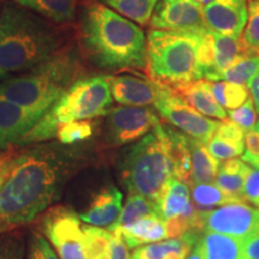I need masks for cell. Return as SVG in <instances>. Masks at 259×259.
I'll return each mask as SVG.
<instances>
[{
    "instance_id": "cell-1",
    "label": "cell",
    "mask_w": 259,
    "mask_h": 259,
    "mask_svg": "<svg viewBox=\"0 0 259 259\" xmlns=\"http://www.w3.org/2000/svg\"><path fill=\"white\" fill-rule=\"evenodd\" d=\"M63 143L35 145L12 157L0 190V225L6 231L34 221L60 197L77 169L76 150Z\"/></svg>"
},
{
    "instance_id": "cell-2",
    "label": "cell",
    "mask_w": 259,
    "mask_h": 259,
    "mask_svg": "<svg viewBox=\"0 0 259 259\" xmlns=\"http://www.w3.org/2000/svg\"><path fill=\"white\" fill-rule=\"evenodd\" d=\"M79 45L84 59L100 70L120 72L147 67L143 30L99 0H84Z\"/></svg>"
},
{
    "instance_id": "cell-3",
    "label": "cell",
    "mask_w": 259,
    "mask_h": 259,
    "mask_svg": "<svg viewBox=\"0 0 259 259\" xmlns=\"http://www.w3.org/2000/svg\"><path fill=\"white\" fill-rule=\"evenodd\" d=\"M65 46L63 32L23 6L5 3L0 11V78L44 63Z\"/></svg>"
},
{
    "instance_id": "cell-4",
    "label": "cell",
    "mask_w": 259,
    "mask_h": 259,
    "mask_svg": "<svg viewBox=\"0 0 259 259\" xmlns=\"http://www.w3.org/2000/svg\"><path fill=\"white\" fill-rule=\"evenodd\" d=\"M80 77L83 65L78 50L64 46L27 73L0 83V96L45 114Z\"/></svg>"
},
{
    "instance_id": "cell-5",
    "label": "cell",
    "mask_w": 259,
    "mask_h": 259,
    "mask_svg": "<svg viewBox=\"0 0 259 259\" xmlns=\"http://www.w3.org/2000/svg\"><path fill=\"white\" fill-rule=\"evenodd\" d=\"M113 96L108 76L80 77L42 115L16 147L41 143L56 137L61 124L103 116L112 108Z\"/></svg>"
},
{
    "instance_id": "cell-6",
    "label": "cell",
    "mask_w": 259,
    "mask_h": 259,
    "mask_svg": "<svg viewBox=\"0 0 259 259\" xmlns=\"http://www.w3.org/2000/svg\"><path fill=\"white\" fill-rule=\"evenodd\" d=\"M203 35L151 29L147 36L145 71L149 77L174 90L203 79L199 66Z\"/></svg>"
},
{
    "instance_id": "cell-7",
    "label": "cell",
    "mask_w": 259,
    "mask_h": 259,
    "mask_svg": "<svg viewBox=\"0 0 259 259\" xmlns=\"http://www.w3.org/2000/svg\"><path fill=\"white\" fill-rule=\"evenodd\" d=\"M171 178L173 162L166 128L160 124L126 150L121 162V179L128 193L157 203Z\"/></svg>"
},
{
    "instance_id": "cell-8",
    "label": "cell",
    "mask_w": 259,
    "mask_h": 259,
    "mask_svg": "<svg viewBox=\"0 0 259 259\" xmlns=\"http://www.w3.org/2000/svg\"><path fill=\"white\" fill-rule=\"evenodd\" d=\"M154 106L164 121L204 144L211 139L220 125V121L211 120L200 114L176 90L163 84H161L160 93Z\"/></svg>"
},
{
    "instance_id": "cell-9",
    "label": "cell",
    "mask_w": 259,
    "mask_h": 259,
    "mask_svg": "<svg viewBox=\"0 0 259 259\" xmlns=\"http://www.w3.org/2000/svg\"><path fill=\"white\" fill-rule=\"evenodd\" d=\"M71 208L57 205L41 219V233L56 248L59 259H85L83 250V223Z\"/></svg>"
},
{
    "instance_id": "cell-10",
    "label": "cell",
    "mask_w": 259,
    "mask_h": 259,
    "mask_svg": "<svg viewBox=\"0 0 259 259\" xmlns=\"http://www.w3.org/2000/svg\"><path fill=\"white\" fill-rule=\"evenodd\" d=\"M203 231L216 232L245 240L259 228V209L245 202L229 203L216 209L199 211Z\"/></svg>"
},
{
    "instance_id": "cell-11",
    "label": "cell",
    "mask_w": 259,
    "mask_h": 259,
    "mask_svg": "<svg viewBox=\"0 0 259 259\" xmlns=\"http://www.w3.org/2000/svg\"><path fill=\"white\" fill-rule=\"evenodd\" d=\"M106 116L107 136L115 145L138 141L161 124L160 115L149 107H115L109 109Z\"/></svg>"
},
{
    "instance_id": "cell-12",
    "label": "cell",
    "mask_w": 259,
    "mask_h": 259,
    "mask_svg": "<svg viewBox=\"0 0 259 259\" xmlns=\"http://www.w3.org/2000/svg\"><path fill=\"white\" fill-rule=\"evenodd\" d=\"M151 29L171 31H209L203 15V5L194 0H158L149 22Z\"/></svg>"
},
{
    "instance_id": "cell-13",
    "label": "cell",
    "mask_w": 259,
    "mask_h": 259,
    "mask_svg": "<svg viewBox=\"0 0 259 259\" xmlns=\"http://www.w3.org/2000/svg\"><path fill=\"white\" fill-rule=\"evenodd\" d=\"M203 15L209 30L240 38L247 24V0H211L203 5Z\"/></svg>"
},
{
    "instance_id": "cell-14",
    "label": "cell",
    "mask_w": 259,
    "mask_h": 259,
    "mask_svg": "<svg viewBox=\"0 0 259 259\" xmlns=\"http://www.w3.org/2000/svg\"><path fill=\"white\" fill-rule=\"evenodd\" d=\"M42 115L0 96V149L16 147Z\"/></svg>"
},
{
    "instance_id": "cell-15",
    "label": "cell",
    "mask_w": 259,
    "mask_h": 259,
    "mask_svg": "<svg viewBox=\"0 0 259 259\" xmlns=\"http://www.w3.org/2000/svg\"><path fill=\"white\" fill-rule=\"evenodd\" d=\"M113 99L122 106L149 107L156 101L161 84L136 76H108Z\"/></svg>"
},
{
    "instance_id": "cell-16",
    "label": "cell",
    "mask_w": 259,
    "mask_h": 259,
    "mask_svg": "<svg viewBox=\"0 0 259 259\" xmlns=\"http://www.w3.org/2000/svg\"><path fill=\"white\" fill-rule=\"evenodd\" d=\"M122 193L115 186H106L90 200L88 208L80 213L84 223L97 227H109L120 216Z\"/></svg>"
},
{
    "instance_id": "cell-17",
    "label": "cell",
    "mask_w": 259,
    "mask_h": 259,
    "mask_svg": "<svg viewBox=\"0 0 259 259\" xmlns=\"http://www.w3.org/2000/svg\"><path fill=\"white\" fill-rule=\"evenodd\" d=\"M158 216L167 221L174 218L198 219V210L191 200L189 185L177 178L168 181L157 202Z\"/></svg>"
},
{
    "instance_id": "cell-18",
    "label": "cell",
    "mask_w": 259,
    "mask_h": 259,
    "mask_svg": "<svg viewBox=\"0 0 259 259\" xmlns=\"http://www.w3.org/2000/svg\"><path fill=\"white\" fill-rule=\"evenodd\" d=\"M211 32L212 40V71L208 77V82H220L223 71L235 64L242 58L254 54L240 38H235L218 32Z\"/></svg>"
},
{
    "instance_id": "cell-19",
    "label": "cell",
    "mask_w": 259,
    "mask_h": 259,
    "mask_svg": "<svg viewBox=\"0 0 259 259\" xmlns=\"http://www.w3.org/2000/svg\"><path fill=\"white\" fill-rule=\"evenodd\" d=\"M206 148L219 161L240 156L245 149V131L231 119L221 120Z\"/></svg>"
},
{
    "instance_id": "cell-20",
    "label": "cell",
    "mask_w": 259,
    "mask_h": 259,
    "mask_svg": "<svg viewBox=\"0 0 259 259\" xmlns=\"http://www.w3.org/2000/svg\"><path fill=\"white\" fill-rule=\"evenodd\" d=\"M114 231L120 233L126 245L132 250L142 245L168 239L166 222L158 215L144 216L132 225L122 227V228L112 229L111 232Z\"/></svg>"
},
{
    "instance_id": "cell-21",
    "label": "cell",
    "mask_w": 259,
    "mask_h": 259,
    "mask_svg": "<svg viewBox=\"0 0 259 259\" xmlns=\"http://www.w3.org/2000/svg\"><path fill=\"white\" fill-rule=\"evenodd\" d=\"M176 92L200 114L208 118H216L219 120L227 119V112L218 102L211 92V82L199 79L197 82L180 87L176 89Z\"/></svg>"
},
{
    "instance_id": "cell-22",
    "label": "cell",
    "mask_w": 259,
    "mask_h": 259,
    "mask_svg": "<svg viewBox=\"0 0 259 259\" xmlns=\"http://www.w3.org/2000/svg\"><path fill=\"white\" fill-rule=\"evenodd\" d=\"M198 245L205 259H244V240L216 232L203 231Z\"/></svg>"
},
{
    "instance_id": "cell-23",
    "label": "cell",
    "mask_w": 259,
    "mask_h": 259,
    "mask_svg": "<svg viewBox=\"0 0 259 259\" xmlns=\"http://www.w3.org/2000/svg\"><path fill=\"white\" fill-rule=\"evenodd\" d=\"M191 154V185L199 183H212L219 173L220 162L210 154L202 142L189 137Z\"/></svg>"
},
{
    "instance_id": "cell-24",
    "label": "cell",
    "mask_w": 259,
    "mask_h": 259,
    "mask_svg": "<svg viewBox=\"0 0 259 259\" xmlns=\"http://www.w3.org/2000/svg\"><path fill=\"white\" fill-rule=\"evenodd\" d=\"M168 138V148L173 162V177L186 185H191V154L189 136L181 131L164 126Z\"/></svg>"
},
{
    "instance_id": "cell-25",
    "label": "cell",
    "mask_w": 259,
    "mask_h": 259,
    "mask_svg": "<svg viewBox=\"0 0 259 259\" xmlns=\"http://www.w3.org/2000/svg\"><path fill=\"white\" fill-rule=\"evenodd\" d=\"M78 0H15L16 4L30 9L56 24L72 22Z\"/></svg>"
},
{
    "instance_id": "cell-26",
    "label": "cell",
    "mask_w": 259,
    "mask_h": 259,
    "mask_svg": "<svg viewBox=\"0 0 259 259\" xmlns=\"http://www.w3.org/2000/svg\"><path fill=\"white\" fill-rule=\"evenodd\" d=\"M251 168V166H248L242 160H238V158L227 160L220 164L219 173L215 178V184L233 196L244 199L242 191H244L245 179Z\"/></svg>"
},
{
    "instance_id": "cell-27",
    "label": "cell",
    "mask_w": 259,
    "mask_h": 259,
    "mask_svg": "<svg viewBox=\"0 0 259 259\" xmlns=\"http://www.w3.org/2000/svg\"><path fill=\"white\" fill-rule=\"evenodd\" d=\"M190 186L193 204L199 211H205V210L212 209L213 206H221L229 203L245 202L244 199L222 190L216 184L199 183L192 184Z\"/></svg>"
},
{
    "instance_id": "cell-28",
    "label": "cell",
    "mask_w": 259,
    "mask_h": 259,
    "mask_svg": "<svg viewBox=\"0 0 259 259\" xmlns=\"http://www.w3.org/2000/svg\"><path fill=\"white\" fill-rule=\"evenodd\" d=\"M136 24L148 25L158 0H99Z\"/></svg>"
},
{
    "instance_id": "cell-29",
    "label": "cell",
    "mask_w": 259,
    "mask_h": 259,
    "mask_svg": "<svg viewBox=\"0 0 259 259\" xmlns=\"http://www.w3.org/2000/svg\"><path fill=\"white\" fill-rule=\"evenodd\" d=\"M148 215H158L157 203L145 198L143 196H139V194L130 193L125 206L121 209L119 219L112 226L107 227V229L112 231L115 228H122V227L132 225L137 220Z\"/></svg>"
},
{
    "instance_id": "cell-30",
    "label": "cell",
    "mask_w": 259,
    "mask_h": 259,
    "mask_svg": "<svg viewBox=\"0 0 259 259\" xmlns=\"http://www.w3.org/2000/svg\"><path fill=\"white\" fill-rule=\"evenodd\" d=\"M83 250L85 259H109L112 232L83 223Z\"/></svg>"
},
{
    "instance_id": "cell-31",
    "label": "cell",
    "mask_w": 259,
    "mask_h": 259,
    "mask_svg": "<svg viewBox=\"0 0 259 259\" xmlns=\"http://www.w3.org/2000/svg\"><path fill=\"white\" fill-rule=\"evenodd\" d=\"M211 92L220 105L229 111L240 107L248 99L247 87L226 80L211 82Z\"/></svg>"
},
{
    "instance_id": "cell-32",
    "label": "cell",
    "mask_w": 259,
    "mask_h": 259,
    "mask_svg": "<svg viewBox=\"0 0 259 259\" xmlns=\"http://www.w3.org/2000/svg\"><path fill=\"white\" fill-rule=\"evenodd\" d=\"M259 70V54H252V56L245 57L238 60L232 66L223 71L220 80H226L235 84L247 87L252 77Z\"/></svg>"
},
{
    "instance_id": "cell-33",
    "label": "cell",
    "mask_w": 259,
    "mask_h": 259,
    "mask_svg": "<svg viewBox=\"0 0 259 259\" xmlns=\"http://www.w3.org/2000/svg\"><path fill=\"white\" fill-rule=\"evenodd\" d=\"M93 124L89 120H74L61 124L58 128L56 137L60 143L73 145L85 141L93 135Z\"/></svg>"
},
{
    "instance_id": "cell-34",
    "label": "cell",
    "mask_w": 259,
    "mask_h": 259,
    "mask_svg": "<svg viewBox=\"0 0 259 259\" xmlns=\"http://www.w3.org/2000/svg\"><path fill=\"white\" fill-rule=\"evenodd\" d=\"M25 241L22 233H0V259H24Z\"/></svg>"
},
{
    "instance_id": "cell-35",
    "label": "cell",
    "mask_w": 259,
    "mask_h": 259,
    "mask_svg": "<svg viewBox=\"0 0 259 259\" xmlns=\"http://www.w3.org/2000/svg\"><path fill=\"white\" fill-rule=\"evenodd\" d=\"M241 40L254 54H259V0L248 3L247 27Z\"/></svg>"
},
{
    "instance_id": "cell-36",
    "label": "cell",
    "mask_w": 259,
    "mask_h": 259,
    "mask_svg": "<svg viewBox=\"0 0 259 259\" xmlns=\"http://www.w3.org/2000/svg\"><path fill=\"white\" fill-rule=\"evenodd\" d=\"M227 115L232 121L240 126L245 132L254 128L257 124V109H255L253 100L251 97H248L240 107L231 109Z\"/></svg>"
},
{
    "instance_id": "cell-37",
    "label": "cell",
    "mask_w": 259,
    "mask_h": 259,
    "mask_svg": "<svg viewBox=\"0 0 259 259\" xmlns=\"http://www.w3.org/2000/svg\"><path fill=\"white\" fill-rule=\"evenodd\" d=\"M25 259H59L50 242L40 232H32L28 242L27 258Z\"/></svg>"
},
{
    "instance_id": "cell-38",
    "label": "cell",
    "mask_w": 259,
    "mask_h": 259,
    "mask_svg": "<svg viewBox=\"0 0 259 259\" xmlns=\"http://www.w3.org/2000/svg\"><path fill=\"white\" fill-rule=\"evenodd\" d=\"M241 160L254 169H259V131L255 127L245 132V149Z\"/></svg>"
},
{
    "instance_id": "cell-39",
    "label": "cell",
    "mask_w": 259,
    "mask_h": 259,
    "mask_svg": "<svg viewBox=\"0 0 259 259\" xmlns=\"http://www.w3.org/2000/svg\"><path fill=\"white\" fill-rule=\"evenodd\" d=\"M242 198L259 209V169L251 168L246 176Z\"/></svg>"
},
{
    "instance_id": "cell-40",
    "label": "cell",
    "mask_w": 259,
    "mask_h": 259,
    "mask_svg": "<svg viewBox=\"0 0 259 259\" xmlns=\"http://www.w3.org/2000/svg\"><path fill=\"white\" fill-rule=\"evenodd\" d=\"M111 232V231H109ZM111 248H109V259H130L128 246L119 232H112Z\"/></svg>"
},
{
    "instance_id": "cell-41",
    "label": "cell",
    "mask_w": 259,
    "mask_h": 259,
    "mask_svg": "<svg viewBox=\"0 0 259 259\" xmlns=\"http://www.w3.org/2000/svg\"><path fill=\"white\" fill-rule=\"evenodd\" d=\"M242 258L244 259H259V228L253 234L244 240L242 247Z\"/></svg>"
},
{
    "instance_id": "cell-42",
    "label": "cell",
    "mask_w": 259,
    "mask_h": 259,
    "mask_svg": "<svg viewBox=\"0 0 259 259\" xmlns=\"http://www.w3.org/2000/svg\"><path fill=\"white\" fill-rule=\"evenodd\" d=\"M248 92L251 93V99L253 100L254 107L259 113V70L255 72V74L252 77L250 82L247 84Z\"/></svg>"
},
{
    "instance_id": "cell-43",
    "label": "cell",
    "mask_w": 259,
    "mask_h": 259,
    "mask_svg": "<svg viewBox=\"0 0 259 259\" xmlns=\"http://www.w3.org/2000/svg\"><path fill=\"white\" fill-rule=\"evenodd\" d=\"M11 161L12 156L11 155H5V156H0V190H2L3 185L8 179L10 168H11Z\"/></svg>"
},
{
    "instance_id": "cell-44",
    "label": "cell",
    "mask_w": 259,
    "mask_h": 259,
    "mask_svg": "<svg viewBox=\"0 0 259 259\" xmlns=\"http://www.w3.org/2000/svg\"><path fill=\"white\" fill-rule=\"evenodd\" d=\"M185 259H205V258H204V255H203L202 250H200L198 242L194 245V247L190 251V253L186 255Z\"/></svg>"
},
{
    "instance_id": "cell-45",
    "label": "cell",
    "mask_w": 259,
    "mask_h": 259,
    "mask_svg": "<svg viewBox=\"0 0 259 259\" xmlns=\"http://www.w3.org/2000/svg\"><path fill=\"white\" fill-rule=\"evenodd\" d=\"M164 259H185V257L179 253H176V252H171V253H168Z\"/></svg>"
},
{
    "instance_id": "cell-46",
    "label": "cell",
    "mask_w": 259,
    "mask_h": 259,
    "mask_svg": "<svg viewBox=\"0 0 259 259\" xmlns=\"http://www.w3.org/2000/svg\"><path fill=\"white\" fill-rule=\"evenodd\" d=\"M194 2H197V3H200V4H206V3L211 2V0H194Z\"/></svg>"
},
{
    "instance_id": "cell-47",
    "label": "cell",
    "mask_w": 259,
    "mask_h": 259,
    "mask_svg": "<svg viewBox=\"0 0 259 259\" xmlns=\"http://www.w3.org/2000/svg\"><path fill=\"white\" fill-rule=\"evenodd\" d=\"M4 232H8V231H6V229L4 228V227H3L2 225H0V233H4Z\"/></svg>"
},
{
    "instance_id": "cell-48",
    "label": "cell",
    "mask_w": 259,
    "mask_h": 259,
    "mask_svg": "<svg viewBox=\"0 0 259 259\" xmlns=\"http://www.w3.org/2000/svg\"><path fill=\"white\" fill-rule=\"evenodd\" d=\"M255 128H257L258 131H259V120L257 121V124H255Z\"/></svg>"
},
{
    "instance_id": "cell-49",
    "label": "cell",
    "mask_w": 259,
    "mask_h": 259,
    "mask_svg": "<svg viewBox=\"0 0 259 259\" xmlns=\"http://www.w3.org/2000/svg\"><path fill=\"white\" fill-rule=\"evenodd\" d=\"M130 259H139V258H137V257H135V255H132V257H131V258H130Z\"/></svg>"
}]
</instances>
